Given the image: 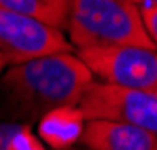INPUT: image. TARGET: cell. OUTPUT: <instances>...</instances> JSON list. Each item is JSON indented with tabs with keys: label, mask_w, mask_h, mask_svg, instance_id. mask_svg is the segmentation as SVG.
I'll return each mask as SVG.
<instances>
[{
	"label": "cell",
	"mask_w": 157,
	"mask_h": 150,
	"mask_svg": "<svg viewBox=\"0 0 157 150\" xmlns=\"http://www.w3.org/2000/svg\"><path fill=\"white\" fill-rule=\"evenodd\" d=\"M96 78L77 53H55L9 66L0 76V100L13 123H38L59 108H78Z\"/></svg>",
	"instance_id": "1"
},
{
	"label": "cell",
	"mask_w": 157,
	"mask_h": 150,
	"mask_svg": "<svg viewBox=\"0 0 157 150\" xmlns=\"http://www.w3.org/2000/svg\"><path fill=\"white\" fill-rule=\"evenodd\" d=\"M66 34L77 51L108 47L157 51L144 30L140 6L130 0H72Z\"/></svg>",
	"instance_id": "2"
},
{
	"label": "cell",
	"mask_w": 157,
	"mask_h": 150,
	"mask_svg": "<svg viewBox=\"0 0 157 150\" xmlns=\"http://www.w3.org/2000/svg\"><path fill=\"white\" fill-rule=\"evenodd\" d=\"M85 121H117L157 135V93L94 80L78 101Z\"/></svg>",
	"instance_id": "3"
},
{
	"label": "cell",
	"mask_w": 157,
	"mask_h": 150,
	"mask_svg": "<svg viewBox=\"0 0 157 150\" xmlns=\"http://www.w3.org/2000/svg\"><path fill=\"white\" fill-rule=\"evenodd\" d=\"M98 82L157 93V51L140 47H108L77 51Z\"/></svg>",
	"instance_id": "4"
},
{
	"label": "cell",
	"mask_w": 157,
	"mask_h": 150,
	"mask_svg": "<svg viewBox=\"0 0 157 150\" xmlns=\"http://www.w3.org/2000/svg\"><path fill=\"white\" fill-rule=\"evenodd\" d=\"M55 53H75L64 32L0 6V57L6 66Z\"/></svg>",
	"instance_id": "5"
},
{
	"label": "cell",
	"mask_w": 157,
	"mask_h": 150,
	"mask_svg": "<svg viewBox=\"0 0 157 150\" xmlns=\"http://www.w3.org/2000/svg\"><path fill=\"white\" fill-rule=\"evenodd\" d=\"M78 142L85 150H153L157 135L117 121H85Z\"/></svg>",
	"instance_id": "6"
},
{
	"label": "cell",
	"mask_w": 157,
	"mask_h": 150,
	"mask_svg": "<svg viewBox=\"0 0 157 150\" xmlns=\"http://www.w3.org/2000/svg\"><path fill=\"white\" fill-rule=\"evenodd\" d=\"M85 119L78 108H59L38 121V135L55 150L72 148L81 140Z\"/></svg>",
	"instance_id": "7"
},
{
	"label": "cell",
	"mask_w": 157,
	"mask_h": 150,
	"mask_svg": "<svg viewBox=\"0 0 157 150\" xmlns=\"http://www.w3.org/2000/svg\"><path fill=\"white\" fill-rule=\"evenodd\" d=\"M0 6L36 19L59 32H66L72 0H0Z\"/></svg>",
	"instance_id": "8"
},
{
	"label": "cell",
	"mask_w": 157,
	"mask_h": 150,
	"mask_svg": "<svg viewBox=\"0 0 157 150\" xmlns=\"http://www.w3.org/2000/svg\"><path fill=\"white\" fill-rule=\"evenodd\" d=\"M11 150H45V148H43V144L30 133L28 125H24L21 129H19V133L13 137Z\"/></svg>",
	"instance_id": "9"
},
{
	"label": "cell",
	"mask_w": 157,
	"mask_h": 150,
	"mask_svg": "<svg viewBox=\"0 0 157 150\" xmlns=\"http://www.w3.org/2000/svg\"><path fill=\"white\" fill-rule=\"evenodd\" d=\"M140 15H142V24H144V30H147L151 42L157 47V4L140 6Z\"/></svg>",
	"instance_id": "10"
},
{
	"label": "cell",
	"mask_w": 157,
	"mask_h": 150,
	"mask_svg": "<svg viewBox=\"0 0 157 150\" xmlns=\"http://www.w3.org/2000/svg\"><path fill=\"white\" fill-rule=\"evenodd\" d=\"M24 125L13 123V121H0V150H11L13 137L19 133Z\"/></svg>",
	"instance_id": "11"
},
{
	"label": "cell",
	"mask_w": 157,
	"mask_h": 150,
	"mask_svg": "<svg viewBox=\"0 0 157 150\" xmlns=\"http://www.w3.org/2000/svg\"><path fill=\"white\" fill-rule=\"evenodd\" d=\"M134 4H138V6H149V4H157V0H130Z\"/></svg>",
	"instance_id": "12"
},
{
	"label": "cell",
	"mask_w": 157,
	"mask_h": 150,
	"mask_svg": "<svg viewBox=\"0 0 157 150\" xmlns=\"http://www.w3.org/2000/svg\"><path fill=\"white\" fill-rule=\"evenodd\" d=\"M6 68H9V66H6V64H4V59L0 57V76L4 74V70H6Z\"/></svg>",
	"instance_id": "13"
},
{
	"label": "cell",
	"mask_w": 157,
	"mask_h": 150,
	"mask_svg": "<svg viewBox=\"0 0 157 150\" xmlns=\"http://www.w3.org/2000/svg\"><path fill=\"white\" fill-rule=\"evenodd\" d=\"M66 150H85V148H75V146H72V148H66Z\"/></svg>",
	"instance_id": "14"
},
{
	"label": "cell",
	"mask_w": 157,
	"mask_h": 150,
	"mask_svg": "<svg viewBox=\"0 0 157 150\" xmlns=\"http://www.w3.org/2000/svg\"><path fill=\"white\" fill-rule=\"evenodd\" d=\"M153 150H157V146H155V148H153Z\"/></svg>",
	"instance_id": "15"
}]
</instances>
